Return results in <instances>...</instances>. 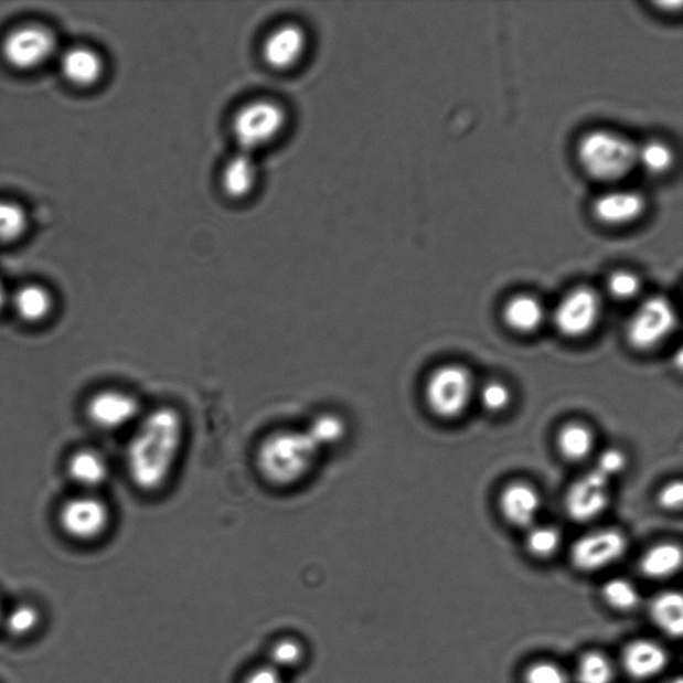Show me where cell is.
Segmentation results:
<instances>
[{"label":"cell","mask_w":683,"mask_h":683,"mask_svg":"<svg viewBox=\"0 0 683 683\" xmlns=\"http://www.w3.org/2000/svg\"><path fill=\"white\" fill-rule=\"evenodd\" d=\"M186 440V424L177 407L159 406L143 413L126 449L130 481L147 494L161 493L174 477Z\"/></svg>","instance_id":"obj_1"},{"label":"cell","mask_w":683,"mask_h":683,"mask_svg":"<svg viewBox=\"0 0 683 683\" xmlns=\"http://www.w3.org/2000/svg\"><path fill=\"white\" fill-rule=\"evenodd\" d=\"M321 452L305 429H279L260 440L255 465L270 487L291 489L308 480Z\"/></svg>","instance_id":"obj_2"},{"label":"cell","mask_w":683,"mask_h":683,"mask_svg":"<svg viewBox=\"0 0 683 683\" xmlns=\"http://www.w3.org/2000/svg\"><path fill=\"white\" fill-rule=\"evenodd\" d=\"M638 149L627 137L597 130L579 140L577 157L587 175L599 182H616L628 177L637 164Z\"/></svg>","instance_id":"obj_3"},{"label":"cell","mask_w":683,"mask_h":683,"mask_svg":"<svg viewBox=\"0 0 683 683\" xmlns=\"http://www.w3.org/2000/svg\"><path fill=\"white\" fill-rule=\"evenodd\" d=\"M289 117L286 108L274 99L247 102L235 113L233 136L239 151L255 152L265 149L282 136Z\"/></svg>","instance_id":"obj_4"},{"label":"cell","mask_w":683,"mask_h":683,"mask_svg":"<svg viewBox=\"0 0 683 683\" xmlns=\"http://www.w3.org/2000/svg\"><path fill=\"white\" fill-rule=\"evenodd\" d=\"M474 382L468 369L440 366L430 374L425 386V399L430 412L442 419L461 417L469 407Z\"/></svg>","instance_id":"obj_5"},{"label":"cell","mask_w":683,"mask_h":683,"mask_svg":"<svg viewBox=\"0 0 683 683\" xmlns=\"http://www.w3.org/2000/svg\"><path fill=\"white\" fill-rule=\"evenodd\" d=\"M111 522L110 506L94 493L68 498L57 512V523L62 532L79 542H93L104 537Z\"/></svg>","instance_id":"obj_6"},{"label":"cell","mask_w":683,"mask_h":683,"mask_svg":"<svg viewBox=\"0 0 683 683\" xmlns=\"http://www.w3.org/2000/svg\"><path fill=\"white\" fill-rule=\"evenodd\" d=\"M679 324L674 306L663 297L647 299L629 319L627 341L637 351H649L672 335Z\"/></svg>","instance_id":"obj_7"},{"label":"cell","mask_w":683,"mask_h":683,"mask_svg":"<svg viewBox=\"0 0 683 683\" xmlns=\"http://www.w3.org/2000/svg\"><path fill=\"white\" fill-rule=\"evenodd\" d=\"M86 417L99 430L119 431L134 427L143 410L136 395L120 388H104L88 398Z\"/></svg>","instance_id":"obj_8"},{"label":"cell","mask_w":683,"mask_h":683,"mask_svg":"<svg viewBox=\"0 0 683 683\" xmlns=\"http://www.w3.org/2000/svg\"><path fill=\"white\" fill-rule=\"evenodd\" d=\"M628 551V538L615 529L598 530L574 542L570 561L574 569L596 573L621 559Z\"/></svg>","instance_id":"obj_9"},{"label":"cell","mask_w":683,"mask_h":683,"mask_svg":"<svg viewBox=\"0 0 683 683\" xmlns=\"http://www.w3.org/2000/svg\"><path fill=\"white\" fill-rule=\"evenodd\" d=\"M601 299L590 287L570 291L554 310L555 329L566 338H583L590 334L601 318Z\"/></svg>","instance_id":"obj_10"},{"label":"cell","mask_w":683,"mask_h":683,"mask_svg":"<svg viewBox=\"0 0 683 683\" xmlns=\"http://www.w3.org/2000/svg\"><path fill=\"white\" fill-rule=\"evenodd\" d=\"M55 47V36L50 30L28 24L6 35L2 55L11 67L31 70L42 66L54 54Z\"/></svg>","instance_id":"obj_11"},{"label":"cell","mask_w":683,"mask_h":683,"mask_svg":"<svg viewBox=\"0 0 683 683\" xmlns=\"http://www.w3.org/2000/svg\"><path fill=\"white\" fill-rule=\"evenodd\" d=\"M609 504L610 480L596 469L579 477L565 497L566 514L578 523L597 520L608 510Z\"/></svg>","instance_id":"obj_12"},{"label":"cell","mask_w":683,"mask_h":683,"mask_svg":"<svg viewBox=\"0 0 683 683\" xmlns=\"http://www.w3.org/2000/svg\"><path fill=\"white\" fill-rule=\"evenodd\" d=\"M308 47V34L302 25L285 23L278 25L266 36L264 46H262V55L271 68L285 72L301 63Z\"/></svg>","instance_id":"obj_13"},{"label":"cell","mask_w":683,"mask_h":683,"mask_svg":"<svg viewBox=\"0 0 683 683\" xmlns=\"http://www.w3.org/2000/svg\"><path fill=\"white\" fill-rule=\"evenodd\" d=\"M647 201L636 191H610L593 203V215L606 226H625L640 220Z\"/></svg>","instance_id":"obj_14"},{"label":"cell","mask_w":683,"mask_h":683,"mask_svg":"<svg viewBox=\"0 0 683 683\" xmlns=\"http://www.w3.org/2000/svg\"><path fill=\"white\" fill-rule=\"evenodd\" d=\"M541 495L527 483H512L500 497L503 519L515 527H533L541 512Z\"/></svg>","instance_id":"obj_15"},{"label":"cell","mask_w":683,"mask_h":683,"mask_svg":"<svg viewBox=\"0 0 683 683\" xmlns=\"http://www.w3.org/2000/svg\"><path fill=\"white\" fill-rule=\"evenodd\" d=\"M668 662V651L650 640L630 642L622 654L625 672L637 681L654 679L666 669Z\"/></svg>","instance_id":"obj_16"},{"label":"cell","mask_w":683,"mask_h":683,"mask_svg":"<svg viewBox=\"0 0 683 683\" xmlns=\"http://www.w3.org/2000/svg\"><path fill=\"white\" fill-rule=\"evenodd\" d=\"M66 471L70 480L85 490V493H94L108 481L111 469L104 452L85 448L70 456Z\"/></svg>","instance_id":"obj_17"},{"label":"cell","mask_w":683,"mask_h":683,"mask_svg":"<svg viewBox=\"0 0 683 683\" xmlns=\"http://www.w3.org/2000/svg\"><path fill=\"white\" fill-rule=\"evenodd\" d=\"M259 181V164L250 152H236L222 171V188L233 200H244L253 193Z\"/></svg>","instance_id":"obj_18"},{"label":"cell","mask_w":683,"mask_h":683,"mask_svg":"<svg viewBox=\"0 0 683 683\" xmlns=\"http://www.w3.org/2000/svg\"><path fill=\"white\" fill-rule=\"evenodd\" d=\"M61 68L65 78L79 87H90L104 75L105 65L97 51L74 47L62 57Z\"/></svg>","instance_id":"obj_19"},{"label":"cell","mask_w":683,"mask_h":683,"mask_svg":"<svg viewBox=\"0 0 683 683\" xmlns=\"http://www.w3.org/2000/svg\"><path fill=\"white\" fill-rule=\"evenodd\" d=\"M503 321L516 333H533L544 323L545 309L537 298L516 296L504 306Z\"/></svg>","instance_id":"obj_20"},{"label":"cell","mask_w":683,"mask_h":683,"mask_svg":"<svg viewBox=\"0 0 683 683\" xmlns=\"http://www.w3.org/2000/svg\"><path fill=\"white\" fill-rule=\"evenodd\" d=\"M15 314L25 323L46 321L54 309V299L42 286L28 285L21 287L12 298Z\"/></svg>","instance_id":"obj_21"},{"label":"cell","mask_w":683,"mask_h":683,"mask_svg":"<svg viewBox=\"0 0 683 683\" xmlns=\"http://www.w3.org/2000/svg\"><path fill=\"white\" fill-rule=\"evenodd\" d=\"M650 618L663 634L680 638L683 631V598L679 591L659 594L650 604Z\"/></svg>","instance_id":"obj_22"},{"label":"cell","mask_w":683,"mask_h":683,"mask_svg":"<svg viewBox=\"0 0 683 683\" xmlns=\"http://www.w3.org/2000/svg\"><path fill=\"white\" fill-rule=\"evenodd\" d=\"M682 566V548L672 542L650 547L642 555L640 570L650 579H665L680 572Z\"/></svg>","instance_id":"obj_23"},{"label":"cell","mask_w":683,"mask_h":683,"mask_svg":"<svg viewBox=\"0 0 683 683\" xmlns=\"http://www.w3.org/2000/svg\"><path fill=\"white\" fill-rule=\"evenodd\" d=\"M561 456L572 462L584 461L594 449V434L589 427L569 424L562 427L557 437Z\"/></svg>","instance_id":"obj_24"},{"label":"cell","mask_w":683,"mask_h":683,"mask_svg":"<svg viewBox=\"0 0 683 683\" xmlns=\"http://www.w3.org/2000/svg\"><path fill=\"white\" fill-rule=\"evenodd\" d=\"M321 451L335 448L348 436V424L340 414L321 413L305 429Z\"/></svg>","instance_id":"obj_25"},{"label":"cell","mask_w":683,"mask_h":683,"mask_svg":"<svg viewBox=\"0 0 683 683\" xmlns=\"http://www.w3.org/2000/svg\"><path fill=\"white\" fill-rule=\"evenodd\" d=\"M615 680V668L601 651H587L578 662V683H611Z\"/></svg>","instance_id":"obj_26"},{"label":"cell","mask_w":683,"mask_h":683,"mask_svg":"<svg viewBox=\"0 0 683 683\" xmlns=\"http://www.w3.org/2000/svg\"><path fill=\"white\" fill-rule=\"evenodd\" d=\"M604 601L611 609L618 611H631L640 604V593L637 587L625 578L610 579L602 587Z\"/></svg>","instance_id":"obj_27"},{"label":"cell","mask_w":683,"mask_h":683,"mask_svg":"<svg viewBox=\"0 0 683 683\" xmlns=\"http://www.w3.org/2000/svg\"><path fill=\"white\" fill-rule=\"evenodd\" d=\"M637 163H641L650 174L662 175L672 169L674 154L668 145L654 140L638 149Z\"/></svg>","instance_id":"obj_28"},{"label":"cell","mask_w":683,"mask_h":683,"mask_svg":"<svg viewBox=\"0 0 683 683\" xmlns=\"http://www.w3.org/2000/svg\"><path fill=\"white\" fill-rule=\"evenodd\" d=\"M561 542L559 530L551 526L532 527L526 537V548L535 558H551L559 551Z\"/></svg>","instance_id":"obj_29"},{"label":"cell","mask_w":683,"mask_h":683,"mask_svg":"<svg viewBox=\"0 0 683 683\" xmlns=\"http://www.w3.org/2000/svg\"><path fill=\"white\" fill-rule=\"evenodd\" d=\"M28 227V216L21 206L11 202H0V242L8 244L19 238Z\"/></svg>","instance_id":"obj_30"},{"label":"cell","mask_w":683,"mask_h":683,"mask_svg":"<svg viewBox=\"0 0 683 683\" xmlns=\"http://www.w3.org/2000/svg\"><path fill=\"white\" fill-rule=\"evenodd\" d=\"M512 392L502 382L493 381L487 383L481 392V402L484 410L498 414L506 410L512 404Z\"/></svg>","instance_id":"obj_31"},{"label":"cell","mask_w":683,"mask_h":683,"mask_svg":"<svg viewBox=\"0 0 683 683\" xmlns=\"http://www.w3.org/2000/svg\"><path fill=\"white\" fill-rule=\"evenodd\" d=\"M608 290L618 301H629L641 290V280L630 271H617L609 278Z\"/></svg>","instance_id":"obj_32"},{"label":"cell","mask_w":683,"mask_h":683,"mask_svg":"<svg viewBox=\"0 0 683 683\" xmlns=\"http://www.w3.org/2000/svg\"><path fill=\"white\" fill-rule=\"evenodd\" d=\"M271 666L277 670L297 666L303 659L301 643L294 640H284L274 644L271 650Z\"/></svg>","instance_id":"obj_33"},{"label":"cell","mask_w":683,"mask_h":683,"mask_svg":"<svg viewBox=\"0 0 683 683\" xmlns=\"http://www.w3.org/2000/svg\"><path fill=\"white\" fill-rule=\"evenodd\" d=\"M525 683H569V680L557 663L541 661L526 670Z\"/></svg>","instance_id":"obj_34"},{"label":"cell","mask_w":683,"mask_h":683,"mask_svg":"<svg viewBox=\"0 0 683 683\" xmlns=\"http://www.w3.org/2000/svg\"><path fill=\"white\" fill-rule=\"evenodd\" d=\"M628 466V457L625 456V452L619 449H608L601 452L599 456L596 469L601 472L602 476L609 478L611 481L612 478L621 474V472L627 469Z\"/></svg>","instance_id":"obj_35"},{"label":"cell","mask_w":683,"mask_h":683,"mask_svg":"<svg viewBox=\"0 0 683 683\" xmlns=\"http://www.w3.org/2000/svg\"><path fill=\"white\" fill-rule=\"evenodd\" d=\"M659 502L661 508L669 510V512L680 510L683 502L682 482L674 481L668 483L666 487L660 491Z\"/></svg>","instance_id":"obj_36"},{"label":"cell","mask_w":683,"mask_h":683,"mask_svg":"<svg viewBox=\"0 0 683 683\" xmlns=\"http://www.w3.org/2000/svg\"><path fill=\"white\" fill-rule=\"evenodd\" d=\"M245 683H284V681L279 670L273 666H265L254 670V672L247 676Z\"/></svg>","instance_id":"obj_37"},{"label":"cell","mask_w":683,"mask_h":683,"mask_svg":"<svg viewBox=\"0 0 683 683\" xmlns=\"http://www.w3.org/2000/svg\"><path fill=\"white\" fill-rule=\"evenodd\" d=\"M6 302H8V294H6L3 285L0 284V310L4 308Z\"/></svg>","instance_id":"obj_38"},{"label":"cell","mask_w":683,"mask_h":683,"mask_svg":"<svg viewBox=\"0 0 683 683\" xmlns=\"http://www.w3.org/2000/svg\"><path fill=\"white\" fill-rule=\"evenodd\" d=\"M669 683H683L680 676H676L675 680L670 681Z\"/></svg>","instance_id":"obj_39"}]
</instances>
